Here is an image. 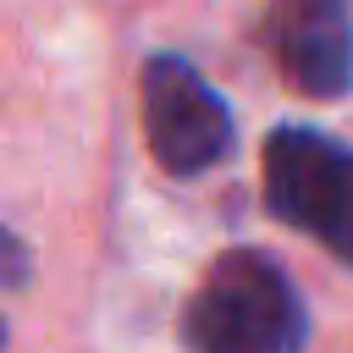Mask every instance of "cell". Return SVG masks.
<instances>
[{
  "label": "cell",
  "mask_w": 353,
  "mask_h": 353,
  "mask_svg": "<svg viewBox=\"0 0 353 353\" xmlns=\"http://www.w3.org/2000/svg\"><path fill=\"white\" fill-rule=\"evenodd\" d=\"M138 88L149 154L171 176H199L232 154V110L182 55H149Z\"/></svg>",
  "instance_id": "cell-3"
},
{
  "label": "cell",
  "mask_w": 353,
  "mask_h": 353,
  "mask_svg": "<svg viewBox=\"0 0 353 353\" xmlns=\"http://www.w3.org/2000/svg\"><path fill=\"white\" fill-rule=\"evenodd\" d=\"M270 55L292 94L342 99L353 88V0H270Z\"/></svg>",
  "instance_id": "cell-4"
},
{
  "label": "cell",
  "mask_w": 353,
  "mask_h": 353,
  "mask_svg": "<svg viewBox=\"0 0 353 353\" xmlns=\"http://www.w3.org/2000/svg\"><path fill=\"white\" fill-rule=\"evenodd\" d=\"M265 204L281 226L314 232L353 270V149L320 127L281 121L265 138Z\"/></svg>",
  "instance_id": "cell-2"
},
{
  "label": "cell",
  "mask_w": 353,
  "mask_h": 353,
  "mask_svg": "<svg viewBox=\"0 0 353 353\" xmlns=\"http://www.w3.org/2000/svg\"><path fill=\"white\" fill-rule=\"evenodd\" d=\"M303 331L309 320L292 276L259 248L215 254L182 314L193 353H298Z\"/></svg>",
  "instance_id": "cell-1"
}]
</instances>
